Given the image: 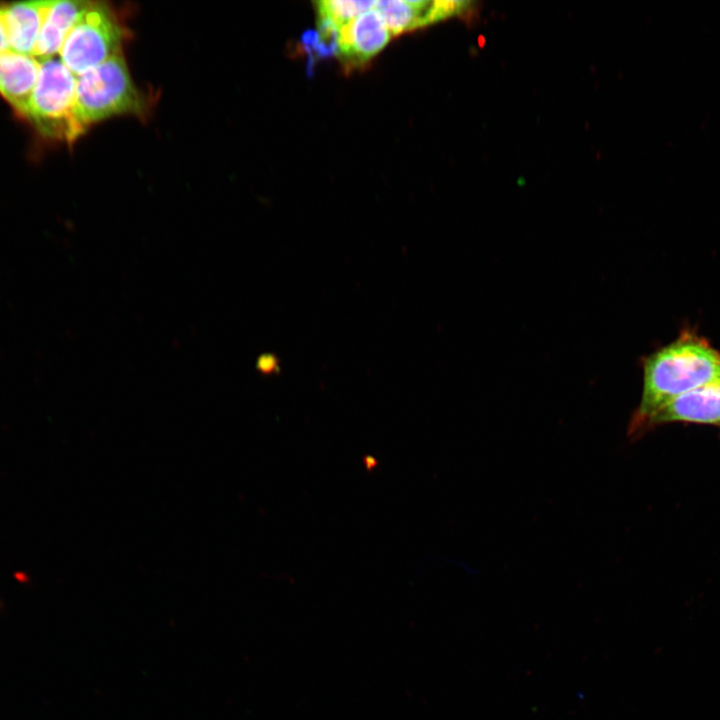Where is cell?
I'll list each match as a JSON object with an SVG mask.
<instances>
[{"label": "cell", "mask_w": 720, "mask_h": 720, "mask_svg": "<svg viewBox=\"0 0 720 720\" xmlns=\"http://www.w3.org/2000/svg\"><path fill=\"white\" fill-rule=\"evenodd\" d=\"M90 2L48 1L33 56L39 61L54 58L64 40Z\"/></svg>", "instance_id": "obj_10"}, {"label": "cell", "mask_w": 720, "mask_h": 720, "mask_svg": "<svg viewBox=\"0 0 720 720\" xmlns=\"http://www.w3.org/2000/svg\"><path fill=\"white\" fill-rule=\"evenodd\" d=\"M47 4L28 1L0 7L10 50L33 56Z\"/></svg>", "instance_id": "obj_9"}, {"label": "cell", "mask_w": 720, "mask_h": 720, "mask_svg": "<svg viewBox=\"0 0 720 720\" xmlns=\"http://www.w3.org/2000/svg\"><path fill=\"white\" fill-rule=\"evenodd\" d=\"M40 66V61L31 55L10 49L0 53V94L23 115L37 84Z\"/></svg>", "instance_id": "obj_8"}, {"label": "cell", "mask_w": 720, "mask_h": 720, "mask_svg": "<svg viewBox=\"0 0 720 720\" xmlns=\"http://www.w3.org/2000/svg\"><path fill=\"white\" fill-rule=\"evenodd\" d=\"M123 28L111 8L90 2L75 22L59 52L60 60L80 76L120 54Z\"/></svg>", "instance_id": "obj_4"}, {"label": "cell", "mask_w": 720, "mask_h": 720, "mask_svg": "<svg viewBox=\"0 0 720 720\" xmlns=\"http://www.w3.org/2000/svg\"><path fill=\"white\" fill-rule=\"evenodd\" d=\"M643 389L628 426V435L646 432L660 408L720 374V351L695 331L684 329L671 343L642 359Z\"/></svg>", "instance_id": "obj_1"}, {"label": "cell", "mask_w": 720, "mask_h": 720, "mask_svg": "<svg viewBox=\"0 0 720 720\" xmlns=\"http://www.w3.org/2000/svg\"><path fill=\"white\" fill-rule=\"evenodd\" d=\"M145 108L121 53L77 77L76 116L84 131L113 116L143 114Z\"/></svg>", "instance_id": "obj_2"}, {"label": "cell", "mask_w": 720, "mask_h": 720, "mask_svg": "<svg viewBox=\"0 0 720 720\" xmlns=\"http://www.w3.org/2000/svg\"><path fill=\"white\" fill-rule=\"evenodd\" d=\"M669 423L709 425L720 432V374L660 408L649 419L646 431Z\"/></svg>", "instance_id": "obj_6"}, {"label": "cell", "mask_w": 720, "mask_h": 720, "mask_svg": "<svg viewBox=\"0 0 720 720\" xmlns=\"http://www.w3.org/2000/svg\"><path fill=\"white\" fill-rule=\"evenodd\" d=\"M472 5L470 1L385 0L376 1L374 9L390 34L398 35L451 16L463 15L472 9Z\"/></svg>", "instance_id": "obj_5"}, {"label": "cell", "mask_w": 720, "mask_h": 720, "mask_svg": "<svg viewBox=\"0 0 720 720\" xmlns=\"http://www.w3.org/2000/svg\"><path fill=\"white\" fill-rule=\"evenodd\" d=\"M9 43L0 9V53L9 50Z\"/></svg>", "instance_id": "obj_12"}, {"label": "cell", "mask_w": 720, "mask_h": 720, "mask_svg": "<svg viewBox=\"0 0 720 720\" xmlns=\"http://www.w3.org/2000/svg\"><path fill=\"white\" fill-rule=\"evenodd\" d=\"M391 36L380 14L373 8L338 29L337 55L345 66L358 67L379 53Z\"/></svg>", "instance_id": "obj_7"}, {"label": "cell", "mask_w": 720, "mask_h": 720, "mask_svg": "<svg viewBox=\"0 0 720 720\" xmlns=\"http://www.w3.org/2000/svg\"><path fill=\"white\" fill-rule=\"evenodd\" d=\"M376 1L322 0L314 2L318 19L338 29L355 17L374 8Z\"/></svg>", "instance_id": "obj_11"}, {"label": "cell", "mask_w": 720, "mask_h": 720, "mask_svg": "<svg viewBox=\"0 0 720 720\" xmlns=\"http://www.w3.org/2000/svg\"><path fill=\"white\" fill-rule=\"evenodd\" d=\"M40 65L25 116L42 134L71 143L85 132L76 116L77 76L60 58L42 60Z\"/></svg>", "instance_id": "obj_3"}]
</instances>
